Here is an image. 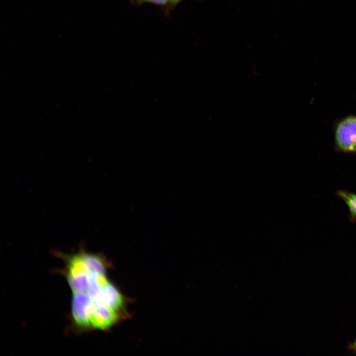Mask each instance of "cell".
I'll return each mask as SVG.
<instances>
[{"label": "cell", "instance_id": "obj_1", "mask_svg": "<svg viewBox=\"0 0 356 356\" xmlns=\"http://www.w3.org/2000/svg\"><path fill=\"white\" fill-rule=\"evenodd\" d=\"M335 149L342 153H356V115L344 117L335 123L333 130Z\"/></svg>", "mask_w": 356, "mask_h": 356}, {"label": "cell", "instance_id": "obj_2", "mask_svg": "<svg viewBox=\"0 0 356 356\" xmlns=\"http://www.w3.org/2000/svg\"><path fill=\"white\" fill-rule=\"evenodd\" d=\"M72 315L75 324L82 328H90L91 317L96 302L86 291L72 292Z\"/></svg>", "mask_w": 356, "mask_h": 356}, {"label": "cell", "instance_id": "obj_3", "mask_svg": "<svg viewBox=\"0 0 356 356\" xmlns=\"http://www.w3.org/2000/svg\"><path fill=\"white\" fill-rule=\"evenodd\" d=\"M118 318V311L101 302H96L91 317V327L97 329H107L114 325Z\"/></svg>", "mask_w": 356, "mask_h": 356}, {"label": "cell", "instance_id": "obj_4", "mask_svg": "<svg viewBox=\"0 0 356 356\" xmlns=\"http://www.w3.org/2000/svg\"><path fill=\"white\" fill-rule=\"evenodd\" d=\"M99 302L119 311L124 306V298L122 295L111 283L103 288Z\"/></svg>", "mask_w": 356, "mask_h": 356}, {"label": "cell", "instance_id": "obj_5", "mask_svg": "<svg viewBox=\"0 0 356 356\" xmlns=\"http://www.w3.org/2000/svg\"><path fill=\"white\" fill-rule=\"evenodd\" d=\"M336 195L340 198L347 206L349 212V219L352 222H356V193L340 189L336 191Z\"/></svg>", "mask_w": 356, "mask_h": 356}, {"label": "cell", "instance_id": "obj_6", "mask_svg": "<svg viewBox=\"0 0 356 356\" xmlns=\"http://www.w3.org/2000/svg\"><path fill=\"white\" fill-rule=\"evenodd\" d=\"M132 4L137 7L144 4H152L163 9L166 15H169V0H130Z\"/></svg>", "mask_w": 356, "mask_h": 356}, {"label": "cell", "instance_id": "obj_7", "mask_svg": "<svg viewBox=\"0 0 356 356\" xmlns=\"http://www.w3.org/2000/svg\"><path fill=\"white\" fill-rule=\"evenodd\" d=\"M184 0H169L168 8L169 14L171 10H174L177 6Z\"/></svg>", "mask_w": 356, "mask_h": 356}, {"label": "cell", "instance_id": "obj_8", "mask_svg": "<svg viewBox=\"0 0 356 356\" xmlns=\"http://www.w3.org/2000/svg\"><path fill=\"white\" fill-rule=\"evenodd\" d=\"M348 349L350 351L356 354V338L353 342L348 344Z\"/></svg>", "mask_w": 356, "mask_h": 356}]
</instances>
